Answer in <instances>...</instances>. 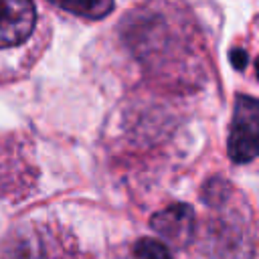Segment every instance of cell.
<instances>
[{
	"label": "cell",
	"mask_w": 259,
	"mask_h": 259,
	"mask_svg": "<svg viewBox=\"0 0 259 259\" xmlns=\"http://www.w3.org/2000/svg\"><path fill=\"white\" fill-rule=\"evenodd\" d=\"M51 38V20L38 4L0 0V85L26 79Z\"/></svg>",
	"instance_id": "1"
},
{
	"label": "cell",
	"mask_w": 259,
	"mask_h": 259,
	"mask_svg": "<svg viewBox=\"0 0 259 259\" xmlns=\"http://www.w3.org/2000/svg\"><path fill=\"white\" fill-rule=\"evenodd\" d=\"M227 156L245 166L259 158V97L237 93L227 134Z\"/></svg>",
	"instance_id": "2"
},
{
	"label": "cell",
	"mask_w": 259,
	"mask_h": 259,
	"mask_svg": "<svg viewBox=\"0 0 259 259\" xmlns=\"http://www.w3.org/2000/svg\"><path fill=\"white\" fill-rule=\"evenodd\" d=\"M150 225L168 243H172L176 247H184L190 243V239L194 235L196 219H194V210L190 206L176 202L164 210H158L152 217Z\"/></svg>",
	"instance_id": "3"
},
{
	"label": "cell",
	"mask_w": 259,
	"mask_h": 259,
	"mask_svg": "<svg viewBox=\"0 0 259 259\" xmlns=\"http://www.w3.org/2000/svg\"><path fill=\"white\" fill-rule=\"evenodd\" d=\"M134 253L138 259H172L170 249L162 241L150 239V237H142L134 245Z\"/></svg>",
	"instance_id": "4"
},
{
	"label": "cell",
	"mask_w": 259,
	"mask_h": 259,
	"mask_svg": "<svg viewBox=\"0 0 259 259\" xmlns=\"http://www.w3.org/2000/svg\"><path fill=\"white\" fill-rule=\"evenodd\" d=\"M63 10H69V12H79L83 10V16H91V18H101L103 14H107L109 10H113V4L111 2H59L55 4Z\"/></svg>",
	"instance_id": "5"
}]
</instances>
